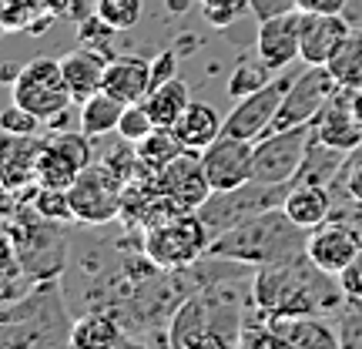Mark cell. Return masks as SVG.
Instances as JSON below:
<instances>
[{"instance_id":"6da1fadb","label":"cell","mask_w":362,"mask_h":349,"mask_svg":"<svg viewBox=\"0 0 362 349\" xmlns=\"http://www.w3.org/2000/svg\"><path fill=\"white\" fill-rule=\"evenodd\" d=\"M336 275L322 272L309 259V252L288 256L272 265H259L252 275L248 299L259 312V319L269 316H298V312H329L342 306V282H332Z\"/></svg>"},{"instance_id":"7a4b0ae2","label":"cell","mask_w":362,"mask_h":349,"mask_svg":"<svg viewBox=\"0 0 362 349\" xmlns=\"http://www.w3.org/2000/svg\"><path fill=\"white\" fill-rule=\"evenodd\" d=\"M245 329L242 289L228 275L188 292L168 319V343L178 349H228L238 346Z\"/></svg>"},{"instance_id":"3957f363","label":"cell","mask_w":362,"mask_h":349,"mask_svg":"<svg viewBox=\"0 0 362 349\" xmlns=\"http://www.w3.org/2000/svg\"><path fill=\"white\" fill-rule=\"evenodd\" d=\"M305 242H309V229L296 225L285 215L282 205H275L215 235L211 246H208V256L259 269V265H272V262H282L288 256L305 252Z\"/></svg>"},{"instance_id":"277c9868","label":"cell","mask_w":362,"mask_h":349,"mask_svg":"<svg viewBox=\"0 0 362 349\" xmlns=\"http://www.w3.org/2000/svg\"><path fill=\"white\" fill-rule=\"evenodd\" d=\"M74 319L67 312L54 279L37 282L17 302H4L0 312V349H57L71 346Z\"/></svg>"},{"instance_id":"5b68a950","label":"cell","mask_w":362,"mask_h":349,"mask_svg":"<svg viewBox=\"0 0 362 349\" xmlns=\"http://www.w3.org/2000/svg\"><path fill=\"white\" fill-rule=\"evenodd\" d=\"M208 246H211V232L198 212L171 208L141 229V256H148V262L161 272L194 269V262L208 256Z\"/></svg>"},{"instance_id":"8992f818","label":"cell","mask_w":362,"mask_h":349,"mask_svg":"<svg viewBox=\"0 0 362 349\" xmlns=\"http://www.w3.org/2000/svg\"><path fill=\"white\" fill-rule=\"evenodd\" d=\"M64 222H51L44 219L37 208L27 215L21 225H11V242L17 259L24 262V269L34 279H57L64 272V259H67V235L61 229Z\"/></svg>"},{"instance_id":"52a82bcc","label":"cell","mask_w":362,"mask_h":349,"mask_svg":"<svg viewBox=\"0 0 362 349\" xmlns=\"http://www.w3.org/2000/svg\"><path fill=\"white\" fill-rule=\"evenodd\" d=\"M13 104L27 108L30 115H37L44 125H51L54 118L67 115L74 98H71V88L64 81L61 61H54V57L27 61L17 71V78H13Z\"/></svg>"},{"instance_id":"ba28073f","label":"cell","mask_w":362,"mask_h":349,"mask_svg":"<svg viewBox=\"0 0 362 349\" xmlns=\"http://www.w3.org/2000/svg\"><path fill=\"white\" fill-rule=\"evenodd\" d=\"M315 138V125H296V128L269 131L265 138L255 142L252 155V178L265 185H288L296 181L302 161L309 155V144Z\"/></svg>"},{"instance_id":"9c48e42d","label":"cell","mask_w":362,"mask_h":349,"mask_svg":"<svg viewBox=\"0 0 362 349\" xmlns=\"http://www.w3.org/2000/svg\"><path fill=\"white\" fill-rule=\"evenodd\" d=\"M288 188H292V181H288V185H265V181L252 178V181H245L242 188L215 192L205 205L198 208V215H202V222L208 225V232H211V239H215V235H221L225 229H232V225H238V222L259 215V212H265V208L282 205Z\"/></svg>"},{"instance_id":"30bf717a","label":"cell","mask_w":362,"mask_h":349,"mask_svg":"<svg viewBox=\"0 0 362 349\" xmlns=\"http://www.w3.org/2000/svg\"><path fill=\"white\" fill-rule=\"evenodd\" d=\"M67 192H71L74 219H78L81 225H107V222L121 219L124 181L117 178L104 161H90Z\"/></svg>"},{"instance_id":"8fae6325","label":"cell","mask_w":362,"mask_h":349,"mask_svg":"<svg viewBox=\"0 0 362 349\" xmlns=\"http://www.w3.org/2000/svg\"><path fill=\"white\" fill-rule=\"evenodd\" d=\"M342 88L336 81V74L329 71V64H305V71H298L288 91H285V101L279 108V118L272 131H282V128H296V125H309L319 118L329 98Z\"/></svg>"},{"instance_id":"7c38bea8","label":"cell","mask_w":362,"mask_h":349,"mask_svg":"<svg viewBox=\"0 0 362 349\" xmlns=\"http://www.w3.org/2000/svg\"><path fill=\"white\" fill-rule=\"evenodd\" d=\"M90 135L84 131H54L44 138L37 158V185L47 188H71L78 175L90 165Z\"/></svg>"},{"instance_id":"4fadbf2b","label":"cell","mask_w":362,"mask_h":349,"mask_svg":"<svg viewBox=\"0 0 362 349\" xmlns=\"http://www.w3.org/2000/svg\"><path fill=\"white\" fill-rule=\"evenodd\" d=\"M296 74H282V78L269 81L265 88L252 91L245 98H238L235 108L225 118V135H235V138H245V142H259L272 131L275 118H279V108L285 101V91L292 84Z\"/></svg>"},{"instance_id":"5bb4252c","label":"cell","mask_w":362,"mask_h":349,"mask_svg":"<svg viewBox=\"0 0 362 349\" xmlns=\"http://www.w3.org/2000/svg\"><path fill=\"white\" fill-rule=\"evenodd\" d=\"M315 125V138L342 151L362 148V88H339L325 104Z\"/></svg>"},{"instance_id":"9a60e30c","label":"cell","mask_w":362,"mask_h":349,"mask_svg":"<svg viewBox=\"0 0 362 349\" xmlns=\"http://www.w3.org/2000/svg\"><path fill=\"white\" fill-rule=\"evenodd\" d=\"M158 188L181 212H198L215 195L205 165H202V151H181L171 165H165L158 171Z\"/></svg>"},{"instance_id":"2e32d148","label":"cell","mask_w":362,"mask_h":349,"mask_svg":"<svg viewBox=\"0 0 362 349\" xmlns=\"http://www.w3.org/2000/svg\"><path fill=\"white\" fill-rule=\"evenodd\" d=\"M252 155H255V142L235 138V135H221L202 151V165L208 171V181L215 192H228V188H242L252 181Z\"/></svg>"},{"instance_id":"e0dca14e","label":"cell","mask_w":362,"mask_h":349,"mask_svg":"<svg viewBox=\"0 0 362 349\" xmlns=\"http://www.w3.org/2000/svg\"><path fill=\"white\" fill-rule=\"evenodd\" d=\"M305 252H309V259L319 269L339 279L342 269L362 252V235L356 229H349V225H342V222H322L319 229L309 232Z\"/></svg>"},{"instance_id":"ac0fdd59","label":"cell","mask_w":362,"mask_h":349,"mask_svg":"<svg viewBox=\"0 0 362 349\" xmlns=\"http://www.w3.org/2000/svg\"><path fill=\"white\" fill-rule=\"evenodd\" d=\"M298 24H302V11L292 13H279V17H269V21H259V34H255V51L262 54V61L279 74L292 61H302V34H298Z\"/></svg>"},{"instance_id":"d6986e66","label":"cell","mask_w":362,"mask_h":349,"mask_svg":"<svg viewBox=\"0 0 362 349\" xmlns=\"http://www.w3.org/2000/svg\"><path fill=\"white\" fill-rule=\"evenodd\" d=\"M352 24L342 13H315V11H302V61L305 64H329L332 54L346 44Z\"/></svg>"},{"instance_id":"ffe728a7","label":"cell","mask_w":362,"mask_h":349,"mask_svg":"<svg viewBox=\"0 0 362 349\" xmlns=\"http://www.w3.org/2000/svg\"><path fill=\"white\" fill-rule=\"evenodd\" d=\"M265 323L288 343V349H336L339 329L325 323L322 312H298V316H269Z\"/></svg>"},{"instance_id":"44dd1931","label":"cell","mask_w":362,"mask_h":349,"mask_svg":"<svg viewBox=\"0 0 362 349\" xmlns=\"http://www.w3.org/2000/svg\"><path fill=\"white\" fill-rule=\"evenodd\" d=\"M107 61H111V54L98 51V47H88V44H81V47H74V51H67L64 57H61L64 81H67V88H71L74 104H84L90 94L104 91Z\"/></svg>"},{"instance_id":"7402d4cb","label":"cell","mask_w":362,"mask_h":349,"mask_svg":"<svg viewBox=\"0 0 362 349\" xmlns=\"http://www.w3.org/2000/svg\"><path fill=\"white\" fill-rule=\"evenodd\" d=\"M104 91L117 94L121 101H144L151 94V61L141 54H121L107 61L104 71Z\"/></svg>"},{"instance_id":"603a6c76","label":"cell","mask_w":362,"mask_h":349,"mask_svg":"<svg viewBox=\"0 0 362 349\" xmlns=\"http://www.w3.org/2000/svg\"><path fill=\"white\" fill-rule=\"evenodd\" d=\"M44 138L37 135H7L4 131V185L7 192L37 185V158Z\"/></svg>"},{"instance_id":"cb8c5ba5","label":"cell","mask_w":362,"mask_h":349,"mask_svg":"<svg viewBox=\"0 0 362 349\" xmlns=\"http://www.w3.org/2000/svg\"><path fill=\"white\" fill-rule=\"evenodd\" d=\"M175 135L188 151H205L208 144L225 135V118L205 101H192L185 108V115L175 121Z\"/></svg>"},{"instance_id":"d4e9b609","label":"cell","mask_w":362,"mask_h":349,"mask_svg":"<svg viewBox=\"0 0 362 349\" xmlns=\"http://www.w3.org/2000/svg\"><path fill=\"white\" fill-rule=\"evenodd\" d=\"M285 215L302 225V229H319L322 222L332 219V198H329V188L322 185H302V181H292V188L285 195Z\"/></svg>"},{"instance_id":"484cf974","label":"cell","mask_w":362,"mask_h":349,"mask_svg":"<svg viewBox=\"0 0 362 349\" xmlns=\"http://www.w3.org/2000/svg\"><path fill=\"white\" fill-rule=\"evenodd\" d=\"M131 336L121 329L107 309H90L74 319L71 329V346L74 349H101V346H128Z\"/></svg>"},{"instance_id":"4316f807","label":"cell","mask_w":362,"mask_h":349,"mask_svg":"<svg viewBox=\"0 0 362 349\" xmlns=\"http://www.w3.org/2000/svg\"><path fill=\"white\" fill-rule=\"evenodd\" d=\"M346 155H352V151H342V148H332V144L312 138L309 155H305V161H302V168H298L296 181H302V185H322V188H329V185L339 178L342 165H346Z\"/></svg>"},{"instance_id":"83f0119b","label":"cell","mask_w":362,"mask_h":349,"mask_svg":"<svg viewBox=\"0 0 362 349\" xmlns=\"http://www.w3.org/2000/svg\"><path fill=\"white\" fill-rule=\"evenodd\" d=\"M128 101H121L111 91H98L90 94L88 101L81 104V131L90 135V138H101V135H111L121 125V115H124Z\"/></svg>"},{"instance_id":"f1b7e54d","label":"cell","mask_w":362,"mask_h":349,"mask_svg":"<svg viewBox=\"0 0 362 349\" xmlns=\"http://www.w3.org/2000/svg\"><path fill=\"white\" fill-rule=\"evenodd\" d=\"M188 104H192V91H188V84L181 78L165 81L161 88H155L144 98V108L151 111L155 125H161V128H175V121L185 115Z\"/></svg>"},{"instance_id":"f546056e","label":"cell","mask_w":362,"mask_h":349,"mask_svg":"<svg viewBox=\"0 0 362 349\" xmlns=\"http://www.w3.org/2000/svg\"><path fill=\"white\" fill-rule=\"evenodd\" d=\"M134 148H138V161H141L148 171H155V175L165 168V165H171L181 151H188V148L178 142L175 128H161V125H158L151 135H144Z\"/></svg>"},{"instance_id":"4dcf8cb0","label":"cell","mask_w":362,"mask_h":349,"mask_svg":"<svg viewBox=\"0 0 362 349\" xmlns=\"http://www.w3.org/2000/svg\"><path fill=\"white\" fill-rule=\"evenodd\" d=\"M269 81H275V71L262 61V54L259 51L242 54L238 64H235V71H232V78H228V94H232V101H238V98H245L252 91L265 88Z\"/></svg>"},{"instance_id":"1f68e13d","label":"cell","mask_w":362,"mask_h":349,"mask_svg":"<svg viewBox=\"0 0 362 349\" xmlns=\"http://www.w3.org/2000/svg\"><path fill=\"white\" fill-rule=\"evenodd\" d=\"M329 71L342 88H362V27H352L346 44L332 54Z\"/></svg>"},{"instance_id":"d6a6232c","label":"cell","mask_w":362,"mask_h":349,"mask_svg":"<svg viewBox=\"0 0 362 349\" xmlns=\"http://www.w3.org/2000/svg\"><path fill=\"white\" fill-rule=\"evenodd\" d=\"M141 11H144L141 0H94V13H98L101 21H107L117 34H124V30H131V27H138Z\"/></svg>"},{"instance_id":"836d02e7","label":"cell","mask_w":362,"mask_h":349,"mask_svg":"<svg viewBox=\"0 0 362 349\" xmlns=\"http://www.w3.org/2000/svg\"><path fill=\"white\" fill-rule=\"evenodd\" d=\"M34 208H37L44 219L51 222H78L74 219V205H71V192L67 188H47V185H37V192H34Z\"/></svg>"},{"instance_id":"e575fe53","label":"cell","mask_w":362,"mask_h":349,"mask_svg":"<svg viewBox=\"0 0 362 349\" xmlns=\"http://www.w3.org/2000/svg\"><path fill=\"white\" fill-rule=\"evenodd\" d=\"M158 125H155V118H151V111L144 108V101H134L124 108V115H121V125H117V138L121 142H131V144H138L144 138V135H151Z\"/></svg>"},{"instance_id":"d590c367","label":"cell","mask_w":362,"mask_h":349,"mask_svg":"<svg viewBox=\"0 0 362 349\" xmlns=\"http://www.w3.org/2000/svg\"><path fill=\"white\" fill-rule=\"evenodd\" d=\"M202 11H205L208 24L225 30L248 11V0H202Z\"/></svg>"},{"instance_id":"8d00e7d4","label":"cell","mask_w":362,"mask_h":349,"mask_svg":"<svg viewBox=\"0 0 362 349\" xmlns=\"http://www.w3.org/2000/svg\"><path fill=\"white\" fill-rule=\"evenodd\" d=\"M238 346L242 349H288V343H285L265 319H259V323H245Z\"/></svg>"},{"instance_id":"74e56055","label":"cell","mask_w":362,"mask_h":349,"mask_svg":"<svg viewBox=\"0 0 362 349\" xmlns=\"http://www.w3.org/2000/svg\"><path fill=\"white\" fill-rule=\"evenodd\" d=\"M0 128L7 131V135H37V131L44 128V121H40L37 115H30L27 108L13 104V108H7V111L0 115Z\"/></svg>"},{"instance_id":"f35d334b","label":"cell","mask_w":362,"mask_h":349,"mask_svg":"<svg viewBox=\"0 0 362 349\" xmlns=\"http://www.w3.org/2000/svg\"><path fill=\"white\" fill-rule=\"evenodd\" d=\"M356 306L346 309L342 323H339V343L342 349H362V299H352Z\"/></svg>"},{"instance_id":"ab89813d","label":"cell","mask_w":362,"mask_h":349,"mask_svg":"<svg viewBox=\"0 0 362 349\" xmlns=\"http://www.w3.org/2000/svg\"><path fill=\"white\" fill-rule=\"evenodd\" d=\"M78 30H81V40H84L88 47H98V51L111 54L107 47H104V44H107V38H111V34H117V30H115L111 24H107V21H101L98 13H90V17H84ZM111 57H115V54H111Z\"/></svg>"},{"instance_id":"60d3db41","label":"cell","mask_w":362,"mask_h":349,"mask_svg":"<svg viewBox=\"0 0 362 349\" xmlns=\"http://www.w3.org/2000/svg\"><path fill=\"white\" fill-rule=\"evenodd\" d=\"M298 11V0H248V13L255 21H269L279 13H292Z\"/></svg>"},{"instance_id":"b9f144b4","label":"cell","mask_w":362,"mask_h":349,"mask_svg":"<svg viewBox=\"0 0 362 349\" xmlns=\"http://www.w3.org/2000/svg\"><path fill=\"white\" fill-rule=\"evenodd\" d=\"M171 78H178V57H175V51H158V57L151 61V91Z\"/></svg>"},{"instance_id":"7bdbcfd3","label":"cell","mask_w":362,"mask_h":349,"mask_svg":"<svg viewBox=\"0 0 362 349\" xmlns=\"http://www.w3.org/2000/svg\"><path fill=\"white\" fill-rule=\"evenodd\" d=\"M339 282H342L346 299H362V252L349 262V265H346V269H342Z\"/></svg>"},{"instance_id":"ee69618b","label":"cell","mask_w":362,"mask_h":349,"mask_svg":"<svg viewBox=\"0 0 362 349\" xmlns=\"http://www.w3.org/2000/svg\"><path fill=\"white\" fill-rule=\"evenodd\" d=\"M349 7V0H298V11H315V13H342Z\"/></svg>"},{"instance_id":"f6af8a7d","label":"cell","mask_w":362,"mask_h":349,"mask_svg":"<svg viewBox=\"0 0 362 349\" xmlns=\"http://www.w3.org/2000/svg\"><path fill=\"white\" fill-rule=\"evenodd\" d=\"M346 192H349V198L356 202V205H362V161L349 171V181H346Z\"/></svg>"},{"instance_id":"bcb514c9","label":"cell","mask_w":362,"mask_h":349,"mask_svg":"<svg viewBox=\"0 0 362 349\" xmlns=\"http://www.w3.org/2000/svg\"><path fill=\"white\" fill-rule=\"evenodd\" d=\"M188 7V0H171V11H185Z\"/></svg>"},{"instance_id":"7dc6e473","label":"cell","mask_w":362,"mask_h":349,"mask_svg":"<svg viewBox=\"0 0 362 349\" xmlns=\"http://www.w3.org/2000/svg\"><path fill=\"white\" fill-rule=\"evenodd\" d=\"M71 17H78V21H81V0H74V11H71Z\"/></svg>"}]
</instances>
